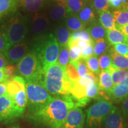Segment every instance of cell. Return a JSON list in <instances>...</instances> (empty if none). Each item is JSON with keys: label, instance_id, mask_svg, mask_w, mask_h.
<instances>
[{"label": "cell", "instance_id": "cell-1", "mask_svg": "<svg viewBox=\"0 0 128 128\" xmlns=\"http://www.w3.org/2000/svg\"><path fill=\"white\" fill-rule=\"evenodd\" d=\"M75 106L71 95L56 96L42 109L30 114L29 118L49 128H60L69 112Z\"/></svg>", "mask_w": 128, "mask_h": 128}, {"label": "cell", "instance_id": "cell-2", "mask_svg": "<svg viewBox=\"0 0 128 128\" xmlns=\"http://www.w3.org/2000/svg\"><path fill=\"white\" fill-rule=\"evenodd\" d=\"M28 18L17 11L4 17L0 23V30L7 46V50L12 46L24 41L28 33Z\"/></svg>", "mask_w": 128, "mask_h": 128}, {"label": "cell", "instance_id": "cell-3", "mask_svg": "<svg viewBox=\"0 0 128 128\" xmlns=\"http://www.w3.org/2000/svg\"><path fill=\"white\" fill-rule=\"evenodd\" d=\"M41 84L53 97L70 95L72 82L66 76L65 67L57 62L44 70Z\"/></svg>", "mask_w": 128, "mask_h": 128}, {"label": "cell", "instance_id": "cell-4", "mask_svg": "<svg viewBox=\"0 0 128 128\" xmlns=\"http://www.w3.org/2000/svg\"><path fill=\"white\" fill-rule=\"evenodd\" d=\"M30 50L34 53L41 62L43 71L57 62L60 45L52 33H46L33 39Z\"/></svg>", "mask_w": 128, "mask_h": 128}, {"label": "cell", "instance_id": "cell-5", "mask_svg": "<svg viewBox=\"0 0 128 128\" xmlns=\"http://www.w3.org/2000/svg\"><path fill=\"white\" fill-rule=\"evenodd\" d=\"M26 82L28 106L31 114L44 108L54 97L39 81H26Z\"/></svg>", "mask_w": 128, "mask_h": 128}, {"label": "cell", "instance_id": "cell-6", "mask_svg": "<svg viewBox=\"0 0 128 128\" xmlns=\"http://www.w3.org/2000/svg\"><path fill=\"white\" fill-rule=\"evenodd\" d=\"M16 70L26 81H39L41 83L43 68L39 58L32 51L30 50L17 64Z\"/></svg>", "mask_w": 128, "mask_h": 128}, {"label": "cell", "instance_id": "cell-7", "mask_svg": "<svg viewBox=\"0 0 128 128\" xmlns=\"http://www.w3.org/2000/svg\"><path fill=\"white\" fill-rule=\"evenodd\" d=\"M116 108L108 100H99L87 110V124L90 128H100L108 115Z\"/></svg>", "mask_w": 128, "mask_h": 128}, {"label": "cell", "instance_id": "cell-8", "mask_svg": "<svg viewBox=\"0 0 128 128\" xmlns=\"http://www.w3.org/2000/svg\"><path fill=\"white\" fill-rule=\"evenodd\" d=\"M49 18L48 14L41 12L34 14L28 22V33L32 34L34 39L46 34L49 26Z\"/></svg>", "mask_w": 128, "mask_h": 128}, {"label": "cell", "instance_id": "cell-9", "mask_svg": "<svg viewBox=\"0 0 128 128\" xmlns=\"http://www.w3.org/2000/svg\"><path fill=\"white\" fill-rule=\"evenodd\" d=\"M31 46L26 42L19 43L9 48L4 54L10 65L18 64L30 51Z\"/></svg>", "mask_w": 128, "mask_h": 128}, {"label": "cell", "instance_id": "cell-10", "mask_svg": "<svg viewBox=\"0 0 128 128\" xmlns=\"http://www.w3.org/2000/svg\"><path fill=\"white\" fill-rule=\"evenodd\" d=\"M85 114L80 108L75 106L69 112L60 128H84Z\"/></svg>", "mask_w": 128, "mask_h": 128}, {"label": "cell", "instance_id": "cell-11", "mask_svg": "<svg viewBox=\"0 0 128 128\" xmlns=\"http://www.w3.org/2000/svg\"><path fill=\"white\" fill-rule=\"evenodd\" d=\"M16 118L14 102L6 93L0 97V121L7 122Z\"/></svg>", "mask_w": 128, "mask_h": 128}, {"label": "cell", "instance_id": "cell-12", "mask_svg": "<svg viewBox=\"0 0 128 128\" xmlns=\"http://www.w3.org/2000/svg\"><path fill=\"white\" fill-rule=\"evenodd\" d=\"M107 94L109 100L115 103L124 102L128 97V78L120 84L114 86Z\"/></svg>", "mask_w": 128, "mask_h": 128}, {"label": "cell", "instance_id": "cell-13", "mask_svg": "<svg viewBox=\"0 0 128 128\" xmlns=\"http://www.w3.org/2000/svg\"><path fill=\"white\" fill-rule=\"evenodd\" d=\"M50 0H18V7L24 12L36 14L40 12Z\"/></svg>", "mask_w": 128, "mask_h": 128}, {"label": "cell", "instance_id": "cell-14", "mask_svg": "<svg viewBox=\"0 0 128 128\" xmlns=\"http://www.w3.org/2000/svg\"><path fill=\"white\" fill-rule=\"evenodd\" d=\"M105 128H124V123L120 110L115 108L104 120Z\"/></svg>", "mask_w": 128, "mask_h": 128}, {"label": "cell", "instance_id": "cell-15", "mask_svg": "<svg viewBox=\"0 0 128 128\" xmlns=\"http://www.w3.org/2000/svg\"><path fill=\"white\" fill-rule=\"evenodd\" d=\"M26 80L21 76H15L8 81L7 94L13 98L20 91L26 90Z\"/></svg>", "mask_w": 128, "mask_h": 128}, {"label": "cell", "instance_id": "cell-16", "mask_svg": "<svg viewBox=\"0 0 128 128\" xmlns=\"http://www.w3.org/2000/svg\"><path fill=\"white\" fill-rule=\"evenodd\" d=\"M97 15L90 3L88 2L76 16L87 27L97 20Z\"/></svg>", "mask_w": 128, "mask_h": 128}, {"label": "cell", "instance_id": "cell-17", "mask_svg": "<svg viewBox=\"0 0 128 128\" xmlns=\"http://www.w3.org/2000/svg\"><path fill=\"white\" fill-rule=\"evenodd\" d=\"M12 99L15 108L16 118H20L24 113L26 108L28 106V98L26 90L20 91Z\"/></svg>", "mask_w": 128, "mask_h": 128}, {"label": "cell", "instance_id": "cell-18", "mask_svg": "<svg viewBox=\"0 0 128 128\" xmlns=\"http://www.w3.org/2000/svg\"><path fill=\"white\" fill-rule=\"evenodd\" d=\"M48 16L49 20L53 22H58L62 19L64 20L67 16L66 5L52 2Z\"/></svg>", "mask_w": 128, "mask_h": 128}, {"label": "cell", "instance_id": "cell-19", "mask_svg": "<svg viewBox=\"0 0 128 128\" xmlns=\"http://www.w3.org/2000/svg\"><path fill=\"white\" fill-rule=\"evenodd\" d=\"M18 7V0H0V22Z\"/></svg>", "mask_w": 128, "mask_h": 128}, {"label": "cell", "instance_id": "cell-20", "mask_svg": "<svg viewBox=\"0 0 128 128\" xmlns=\"http://www.w3.org/2000/svg\"><path fill=\"white\" fill-rule=\"evenodd\" d=\"M106 39L112 46L123 43L128 44V38L120 30L117 28L107 30Z\"/></svg>", "mask_w": 128, "mask_h": 128}, {"label": "cell", "instance_id": "cell-21", "mask_svg": "<svg viewBox=\"0 0 128 128\" xmlns=\"http://www.w3.org/2000/svg\"><path fill=\"white\" fill-rule=\"evenodd\" d=\"M87 30L94 41L106 37L107 30L104 28L97 20L89 25Z\"/></svg>", "mask_w": 128, "mask_h": 128}, {"label": "cell", "instance_id": "cell-22", "mask_svg": "<svg viewBox=\"0 0 128 128\" xmlns=\"http://www.w3.org/2000/svg\"><path fill=\"white\" fill-rule=\"evenodd\" d=\"M112 59V65L115 68L122 70H128V58L119 55L113 48H110L108 50Z\"/></svg>", "mask_w": 128, "mask_h": 128}, {"label": "cell", "instance_id": "cell-23", "mask_svg": "<svg viewBox=\"0 0 128 128\" xmlns=\"http://www.w3.org/2000/svg\"><path fill=\"white\" fill-rule=\"evenodd\" d=\"M98 84L100 88L106 93L109 92L114 87L112 76L108 71L100 72L98 75Z\"/></svg>", "mask_w": 128, "mask_h": 128}, {"label": "cell", "instance_id": "cell-24", "mask_svg": "<svg viewBox=\"0 0 128 128\" xmlns=\"http://www.w3.org/2000/svg\"><path fill=\"white\" fill-rule=\"evenodd\" d=\"M98 22L107 30L116 28V20L110 10L106 11L98 15Z\"/></svg>", "mask_w": 128, "mask_h": 128}, {"label": "cell", "instance_id": "cell-25", "mask_svg": "<svg viewBox=\"0 0 128 128\" xmlns=\"http://www.w3.org/2000/svg\"><path fill=\"white\" fill-rule=\"evenodd\" d=\"M64 24L72 33L86 28V26L76 15L67 16L64 19Z\"/></svg>", "mask_w": 128, "mask_h": 128}, {"label": "cell", "instance_id": "cell-26", "mask_svg": "<svg viewBox=\"0 0 128 128\" xmlns=\"http://www.w3.org/2000/svg\"><path fill=\"white\" fill-rule=\"evenodd\" d=\"M71 35V32L65 25L59 26L55 30V38L60 46L68 45Z\"/></svg>", "mask_w": 128, "mask_h": 128}, {"label": "cell", "instance_id": "cell-27", "mask_svg": "<svg viewBox=\"0 0 128 128\" xmlns=\"http://www.w3.org/2000/svg\"><path fill=\"white\" fill-rule=\"evenodd\" d=\"M108 71L111 74L114 86L120 84L128 78V70L116 68L112 65Z\"/></svg>", "mask_w": 128, "mask_h": 128}, {"label": "cell", "instance_id": "cell-28", "mask_svg": "<svg viewBox=\"0 0 128 128\" xmlns=\"http://www.w3.org/2000/svg\"><path fill=\"white\" fill-rule=\"evenodd\" d=\"M87 3L86 0H68L66 4L67 16H76Z\"/></svg>", "mask_w": 128, "mask_h": 128}, {"label": "cell", "instance_id": "cell-29", "mask_svg": "<svg viewBox=\"0 0 128 128\" xmlns=\"http://www.w3.org/2000/svg\"><path fill=\"white\" fill-rule=\"evenodd\" d=\"M110 48V44L108 40L103 38L94 41V55L97 57L100 56L108 52Z\"/></svg>", "mask_w": 128, "mask_h": 128}, {"label": "cell", "instance_id": "cell-30", "mask_svg": "<svg viewBox=\"0 0 128 128\" xmlns=\"http://www.w3.org/2000/svg\"><path fill=\"white\" fill-rule=\"evenodd\" d=\"M116 23V28L128 24V10H114L113 12Z\"/></svg>", "mask_w": 128, "mask_h": 128}, {"label": "cell", "instance_id": "cell-31", "mask_svg": "<svg viewBox=\"0 0 128 128\" xmlns=\"http://www.w3.org/2000/svg\"><path fill=\"white\" fill-rule=\"evenodd\" d=\"M70 62V48L68 47V45L60 46V52H59L57 63L60 66L66 67Z\"/></svg>", "mask_w": 128, "mask_h": 128}, {"label": "cell", "instance_id": "cell-32", "mask_svg": "<svg viewBox=\"0 0 128 128\" xmlns=\"http://www.w3.org/2000/svg\"><path fill=\"white\" fill-rule=\"evenodd\" d=\"M90 3L97 15L108 10L110 7L108 0H91Z\"/></svg>", "mask_w": 128, "mask_h": 128}, {"label": "cell", "instance_id": "cell-33", "mask_svg": "<svg viewBox=\"0 0 128 128\" xmlns=\"http://www.w3.org/2000/svg\"><path fill=\"white\" fill-rule=\"evenodd\" d=\"M85 60H86L88 69L90 72L95 74L97 76L99 75V74L100 73L101 70L100 65H99L98 58L94 55Z\"/></svg>", "mask_w": 128, "mask_h": 128}, {"label": "cell", "instance_id": "cell-34", "mask_svg": "<svg viewBox=\"0 0 128 128\" xmlns=\"http://www.w3.org/2000/svg\"><path fill=\"white\" fill-rule=\"evenodd\" d=\"M65 72L68 79L72 83L76 82L80 78L76 65L72 62H70L65 67Z\"/></svg>", "mask_w": 128, "mask_h": 128}, {"label": "cell", "instance_id": "cell-35", "mask_svg": "<svg viewBox=\"0 0 128 128\" xmlns=\"http://www.w3.org/2000/svg\"><path fill=\"white\" fill-rule=\"evenodd\" d=\"M98 62L102 71H108L112 66V59L109 53L107 52L98 57Z\"/></svg>", "mask_w": 128, "mask_h": 128}, {"label": "cell", "instance_id": "cell-36", "mask_svg": "<svg viewBox=\"0 0 128 128\" xmlns=\"http://www.w3.org/2000/svg\"><path fill=\"white\" fill-rule=\"evenodd\" d=\"M70 39H78L87 42H94L87 29H82L71 33Z\"/></svg>", "mask_w": 128, "mask_h": 128}, {"label": "cell", "instance_id": "cell-37", "mask_svg": "<svg viewBox=\"0 0 128 128\" xmlns=\"http://www.w3.org/2000/svg\"><path fill=\"white\" fill-rule=\"evenodd\" d=\"M110 7L115 10H128V0H108Z\"/></svg>", "mask_w": 128, "mask_h": 128}, {"label": "cell", "instance_id": "cell-38", "mask_svg": "<svg viewBox=\"0 0 128 128\" xmlns=\"http://www.w3.org/2000/svg\"><path fill=\"white\" fill-rule=\"evenodd\" d=\"M74 64L76 65V68L77 69V71L80 77H82V76H84L85 75L90 72V71L88 69L87 64H86V60H84V59H80L77 62H76V63Z\"/></svg>", "mask_w": 128, "mask_h": 128}, {"label": "cell", "instance_id": "cell-39", "mask_svg": "<svg viewBox=\"0 0 128 128\" xmlns=\"http://www.w3.org/2000/svg\"><path fill=\"white\" fill-rule=\"evenodd\" d=\"M82 49L78 46H73L70 48V62L74 64L81 58Z\"/></svg>", "mask_w": 128, "mask_h": 128}, {"label": "cell", "instance_id": "cell-40", "mask_svg": "<svg viewBox=\"0 0 128 128\" xmlns=\"http://www.w3.org/2000/svg\"><path fill=\"white\" fill-rule=\"evenodd\" d=\"M113 49L119 55L128 58V44L126 43L114 44L112 46Z\"/></svg>", "mask_w": 128, "mask_h": 128}, {"label": "cell", "instance_id": "cell-41", "mask_svg": "<svg viewBox=\"0 0 128 128\" xmlns=\"http://www.w3.org/2000/svg\"><path fill=\"white\" fill-rule=\"evenodd\" d=\"M94 55V44L87 46L82 49L81 52V58L84 60H87L89 58Z\"/></svg>", "mask_w": 128, "mask_h": 128}, {"label": "cell", "instance_id": "cell-42", "mask_svg": "<svg viewBox=\"0 0 128 128\" xmlns=\"http://www.w3.org/2000/svg\"><path fill=\"white\" fill-rule=\"evenodd\" d=\"M5 70H6V75H7L8 79L10 80V78L13 77L14 74L16 70V67L15 65H8L5 68Z\"/></svg>", "mask_w": 128, "mask_h": 128}, {"label": "cell", "instance_id": "cell-43", "mask_svg": "<svg viewBox=\"0 0 128 128\" xmlns=\"http://www.w3.org/2000/svg\"><path fill=\"white\" fill-rule=\"evenodd\" d=\"M6 51H7V46H6L4 37H3L1 30H0V52L4 55Z\"/></svg>", "mask_w": 128, "mask_h": 128}, {"label": "cell", "instance_id": "cell-44", "mask_svg": "<svg viewBox=\"0 0 128 128\" xmlns=\"http://www.w3.org/2000/svg\"><path fill=\"white\" fill-rule=\"evenodd\" d=\"M8 81V80L0 83V97L4 96L5 94L7 93Z\"/></svg>", "mask_w": 128, "mask_h": 128}, {"label": "cell", "instance_id": "cell-45", "mask_svg": "<svg viewBox=\"0 0 128 128\" xmlns=\"http://www.w3.org/2000/svg\"><path fill=\"white\" fill-rule=\"evenodd\" d=\"M8 65V62L4 54L0 52V69L6 68Z\"/></svg>", "mask_w": 128, "mask_h": 128}, {"label": "cell", "instance_id": "cell-46", "mask_svg": "<svg viewBox=\"0 0 128 128\" xmlns=\"http://www.w3.org/2000/svg\"><path fill=\"white\" fill-rule=\"evenodd\" d=\"M122 110L124 115L128 116V97H127L122 104Z\"/></svg>", "mask_w": 128, "mask_h": 128}, {"label": "cell", "instance_id": "cell-47", "mask_svg": "<svg viewBox=\"0 0 128 128\" xmlns=\"http://www.w3.org/2000/svg\"><path fill=\"white\" fill-rule=\"evenodd\" d=\"M7 80H8V79L7 75H6L5 68L0 69V83L7 81Z\"/></svg>", "mask_w": 128, "mask_h": 128}, {"label": "cell", "instance_id": "cell-48", "mask_svg": "<svg viewBox=\"0 0 128 128\" xmlns=\"http://www.w3.org/2000/svg\"><path fill=\"white\" fill-rule=\"evenodd\" d=\"M116 28L117 29L120 30V31L128 38V24L125 26H124L118 27Z\"/></svg>", "mask_w": 128, "mask_h": 128}, {"label": "cell", "instance_id": "cell-49", "mask_svg": "<svg viewBox=\"0 0 128 128\" xmlns=\"http://www.w3.org/2000/svg\"><path fill=\"white\" fill-rule=\"evenodd\" d=\"M68 0H50V1H52V2H56L59 3V4H64L66 5V2H68Z\"/></svg>", "mask_w": 128, "mask_h": 128}, {"label": "cell", "instance_id": "cell-50", "mask_svg": "<svg viewBox=\"0 0 128 128\" xmlns=\"http://www.w3.org/2000/svg\"><path fill=\"white\" fill-rule=\"evenodd\" d=\"M12 128H19V127H18V126H14V127H12Z\"/></svg>", "mask_w": 128, "mask_h": 128}, {"label": "cell", "instance_id": "cell-51", "mask_svg": "<svg viewBox=\"0 0 128 128\" xmlns=\"http://www.w3.org/2000/svg\"><path fill=\"white\" fill-rule=\"evenodd\" d=\"M86 1H87V2H90V1H91V0H86Z\"/></svg>", "mask_w": 128, "mask_h": 128}]
</instances>
